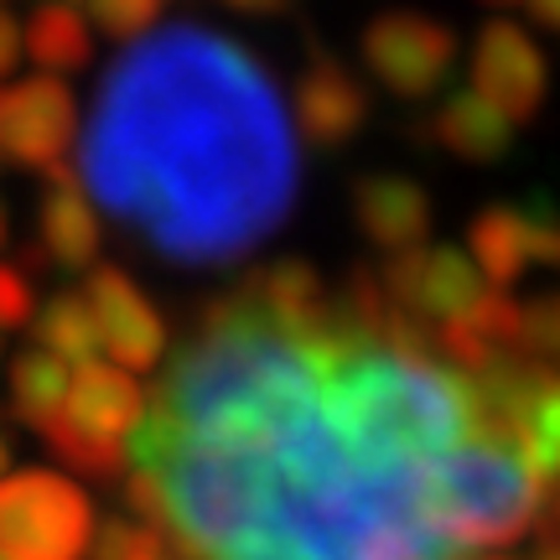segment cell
Masks as SVG:
<instances>
[{
	"instance_id": "cell-3",
	"label": "cell",
	"mask_w": 560,
	"mask_h": 560,
	"mask_svg": "<svg viewBox=\"0 0 560 560\" xmlns=\"http://www.w3.org/2000/svg\"><path fill=\"white\" fill-rule=\"evenodd\" d=\"M94 503L73 478L26 467L0 478V560H89Z\"/></svg>"
},
{
	"instance_id": "cell-24",
	"label": "cell",
	"mask_w": 560,
	"mask_h": 560,
	"mask_svg": "<svg viewBox=\"0 0 560 560\" xmlns=\"http://www.w3.org/2000/svg\"><path fill=\"white\" fill-rule=\"evenodd\" d=\"M524 353L560 369V291L524 306Z\"/></svg>"
},
{
	"instance_id": "cell-17",
	"label": "cell",
	"mask_w": 560,
	"mask_h": 560,
	"mask_svg": "<svg viewBox=\"0 0 560 560\" xmlns=\"http://www.w3.org/2000/svg\"><path fill=\"white\" fill-rule=\"evenodd\" d=\"M509 441L524 452L540 482H560V369H545L535 389L524 395Z\"/></svg>"
},
{
	"instance_id": "cell-1",
	"label": "cell",
	"mask_w": 560,
	"mask_h": 560,
	"mask_svg": "<svg viewBox=\"0 0 560 560\" xmlns=\"http://www.w3.org/2000/svg\"><path fill=\"white\" fill-rule=\"evenodd\" d=\"M79 177L172 265H223L296 202V140L255 52L213 26H166L104 73Z\"/></svg>"
},
{
	"instance_id": "cell-13",
	"label": "cell",
	"mask_w": 560,
	"mask_h": 560,
	"mask_svg": "<svg viewBox=\"0 0 560 560\" xmlns=\"http://www.w3.org/2000/svg\"><path fill=\"white\" fill-rule=\"evenodd\" d=\"M37 255L58 270H94L100 260V213L83 198L73 172L62 166L58 177H47V198H42L37 219Z\"/></svg>"
},
{
	"instance_id": "cell-9",
	"label": "cell",
	"mask_w": 560,
	"mask_h": 560,
	"mask_svg": "<svg viewBox=\"0 0 560 560\" xmlns=\"http://www.w3.org/2000/svg\"><path fill=\"white\" fill-rule=\"evenodd\" d=\"M291 109H296L301 136L322 145V151H338L369 125V89H363L359 73H348L332 52L312 47V58L301 68L296 94H291Z\"/></svg>"
},
{
	"instance_id": "cell-11",
	"label": "cell",
	"mask_w": 560,
	"mask_h": 560,
	"mask_svg": "<svg viewBox=\"0 0 560 560\" xmlns=\"http://www.w3.org/2000/svg\"><path fill=\"white\" fill-rule=\"evenodd\" d=\"M353 223L359 234L384 255L416 249L431 234V198L416 177L400 172H363L353 182Z\"/></svg>"
},
{
	"instance_id": "cell-6",
	"label": "cell",
	"mask_w": 560,
	"mask_h": 560,
	"mask_svg": "<svg viewBox=\"0 0 560 560\" xmlns=\"http://www.w3.org/2000/svg\"><path fill=\"white\" fill-rule=\"evenodd\" d=\"M384 291L416 322L441 327V322L462 317L472 301H482L488 285H482L478 265L467 260L457 244H416V249L389 255V265H384Z\"/></svg>"
},
{
	"instance_id": "cell-15",
	"label": "cell",
	"mask_w": 560,
	"mask_h": 560,
	"mask_svg": "<svg viewBox=\"0 0 560 560\" xmlns=\"http://www.w3.org/2000/svg\"><path fill=\"white\" fill-rule=\"evenodd\" d=\"M467 260L478 265V276L493 291H509L529 270V234H524L520 202H488L467 223Z\"/></svg>"
},
{
	"instance_id": "cell-8",
	"label": "cell",
	"mask_w": 560,
	"mask_h": 560,
	"mask_svg": "<svg viewBox=\"0 0 560 560\" xmlns=\"http://www.w3.org/2000/svg\"><path fill=\"white\" fill-rule=\"evenodd\" d=\"M83 296H89V312L100 322V342L125 374H145L166 353V322L120 265H94Z\"/></svg>"
},
{
	"instance_id": "cell-7",
	"label": "cell",
	"mask_w": 560,
	"mask_h": 560,
	"mask_svg": "<svg viewBox=\"0 0 560 560\" xmlns=\"http://www.w3.org/2000/svg\"><path fill=\"white\" fill-rule=\"evenodd\" d=\"M472 94L493 104L509 125L535 120L550 94V62L540 42L514 21H488L472 47Z\"/></svg>"
},
{
	"instance_id": "cell-5",
	"label": "cell",
	"mask_w": 560,
	"mask_h": 560,
	"mask_svg": "<svg viewBox=\"0 0 560 560\" xmlns=\"http://www.w3.org/2000/svg\"><path fill=\"white\" fill-rule=\"evenodd\" d=\"M73 120H79V109H73V94L62 79L32 73V79L11 83V89H0V156L58 177L62 156L73 145Z\"/></svg>"
},
{
	"instance_id": "cell-14",
	"label": "cell",
	"mask_w": 560,
	"mask_h": 560,
	"mask_svg": "<svg viewBox=\"0 0 560 560\" xmlns=\"http://www.w3.org/2000/svg\"><path fill=\"white\" fill-rule=\"evenodd\" d=\"M425 125H431V140H436L441 151H452L467 166H493V161H503L514 151V125L503 120L488 100H478L472 89L446 94L441 109Z\"/></svg>"
},
{
	"instance_id": "cell-31",
	"label": "cell",
	"mask_w": 560,
	"mask_h": 560,
	"mask_svg": "<svg viewBox=\"0 0 560 560\" xmlns=\"http://www.w3.org/2000/svg\"><path fill=\"white\" fill-rule=\"evenodd\" d=\"M535 560H560V550H540V556H535Z\"/></svg>"
},
{
	"instance_id": "cell-23",
	"label": "cell",
	"mask_w": 560,
	"mask_h": 560,
	"mask_svg": "<svg viewBox=\"0 0 560 560\" xmlns=\"http://www.w3.org/2000/svg\"><path fill=\"white\" fill-rule=\"evenodd\" d=\"M524 208V234H529V265H550L560 270V202L535 192Z\"/></svg>"
},
{
	"instance_id": "cell-30",
	"label": "cell",
	"mask_w": 560,
	"mask_h": 560,
	"mask_svg": "<svg viewBox=\"0 0 560 560\" xmlns=\"http://www.w3.org/2000/svg\"><path fill=\"white\" fill-rule=\"evenodd\" d=\"M462 560H514V556H503V550H478V556H462Z\"/></svg>"
},
{
	"instance_id": "cell-27",
	"label": "cell",
	"mask_w": 560,
	"mask_h": 560,
	"mask_svg": "<svg viewBox=\"0 0 560 560\" xmlns=\"http://www.w3.org/2000/svg\"><path fill=\"white\" fill-rule=\"evenodd\" d=\"M234 11L244 16H280V11H291V0H229Z\"/></svg>"
},
{
	"instance_id": "cell-29",
	"label": "cell",
	"mask_w": 560,
	"mask_h": 560,
	"mask_svg": "<svg viewBox=\"0 0 560 560\" xmlns=\"http://www.w3.org/2000/svg\"><path fill=\"white\" fill-rule=\"evenodd\" d=\"M11 472V436H5V420H0V478Z\"/></svg>"
},
{
	"instance_id": "cell-22",
	"label": "cell",
	"mask_w": 560,
	"mask_h": 560,
	"mask_svg": "<svg viewBox=\"0 0 560 560\" xmlns=\"http://www.w3.org/2000/svg\"><path fill=\"white\" fill-rule=\"evenodd\" d=\"M89 16L104 37L115 42H136L145 37V26H156L161 0H89Z\"/></svg>"
},
{
	"instance_id": "cell-21",
	"label": "cell",
	"mask_w": 560,
	"mask_h": 560,
	"mask_svg": "<svg viewBox=\"0 0 560 560\" xmlns=\"http://www.w3.org/2000/svg\"><path fill=\"white\" fill-rule=\"evenodd\" d=\"M89 560H177L172 545L161 540L156 529H145L140 520L120 514V520H104V529H94Z\"/></svg>"
},
{
	"instance_id": "cell-16",
	"label": "cell",
	"mask_w": 560,
	"mask_h": 560,
	"mask_svg": "<svg viewBox=\"0 0 560 560\" xmlns=\"http://www.w3.org/2000/svg\"><path fill=\"white\" fill-rule=\"evenodd\" d=\"M21 47H26V58L37 62L42 73H79L89 68L94 58V37H89V26L73 5H52V0H42L37 11L26 16V32H21Z\"/></svg>"
},
{
	"instance_id": "cell-12",
	"label": "cell",
	"mask_w": 560,
	"mask_h": 560,
	"mask_svg": "<svg viewBox=\"0 0 560 560\" xmlns=\"http://www.w3.org/2000/svg\"><path fill=\"white\" fill-rule=\"evenodd\" d=\"M145 405H151V395L125 374L120 363L94 359V363H79V369H73L62 416L73 420V425H83V431L104 436V441H130L136 425L145 420Z\"/></svg>"
},
{
	"instance_id": "cell-32",
	"label": "cell",
	"mask_w": 560,
	"mask_h": 560,
	"mask_svg": "<svg viewBox=\"0 0 560 560\" xmlns=\"http://www.w3.org/2000/svg\"><path fill=\"white\" fill-rule=\"evenodd\" d=\"M488 5H520V0H488Z\"/></svg>"
},
{
	"instance_id": "cell-19",
	"label": "cell",
	"mask_w": 560,
	"mask_h": 560,
	"mask_svg": "<svg viewBox=\"0 0 560 560\" xmlns=\"http://www.w3.org/2000/svg\"><path fill=\"white\" fill-rule=\"evenodd\" d=\"M32 332H37L42 348H47L52 359H62L68 369L94 363V353L104 348V342H100V322H94V312H89V296H83V291H58V296L37 312Z\"/></svg>"
},
{
	"instance_id": "cell-28",
	"label": "cell",
	"mask_w": 560,
	"mask_h": 560,
	"mask_svg": "<svg viewBox=\"0 0 560 560\" xmlns=\"http://www.w3.org/2000/svg\"><path fill=\"white\" fill-rule=\"evenodd\" d=\"M529 11H535V21H540L545 32L560 37V0H529Z\"/></svg>"
},
{
	"instance_id": "cell-10",
	"label": "cell",
	"mask_w": 560,
	"mask_h": 560,
	"mask_svg": "<svg viewBox=\"0 0 560 560\" xmlns=\"http://www.w3.org/2000/svg\"><path fill=\"white\" fill-rule=\"evenodd\" d=\"M234 296L244 306H255L265 322H276L280 332H296V338H327L332 332V296H327L317 270L296 255H276V260L255 265Z\"/></svg>"
},
{
	"instance_id": "cell-34",
	"label": "cell",
	"mask_w": 560,
	"mask_h": 560,
	"mask_svg": "<svg viewBox=\"0 0 560 560\" xmlns=\"http://www.w3.org/2000/svg\"><path fill=\"white\" fill-rule=\"evenodd\" d=\"M52 5H73V0H52Z\"/></svg>"
},
{
	"instance_id": "cell-2",
	"label": "cell",
	"mask_w": 560,
	"mask_h": 560,
	"mask_svg": "<svg viewBox=\"0 0 560 560\" xmlns=\"http://www.w3.org/2000/svg\"><path fill=\"white\" fill-rule=\"evenodd\" d=\"M545 482L524 462L520 446L499 436H472L452 446L425 472V509L446 540L467 550H503L514 545L540 514Z\"/></svg>"
},
{
	"instance_id": "cell-26",
	"label": "cell",
	"mask_w": 560,
	"mask_h": 560,
	"mask_svg": "<svg viewBox=\"0 0 560 560\" xmlns=\"http://www.w3.org/2000/svg\"><path fill=\"white\" fill-rule=\"evenodd\" d=\"M16 58H21V26L0 11V79H11Z\"/></svg>"
},
{
	"instance_id": "cell-25",
	"label": "cell",
	"mask_w": 560,
	"mask_h": 560,
	"mask_svg": "<svg viewBox=\"0 0 560 560\" xmlns=\"http://www.w3.org/2000/svg\"><path fill=\"white\" fill-rule=\"evenodd\" d=\"M37 322V296H32V276L21 265H0V332H21Z\"/></svg>"
},
{
	"instance_id": "cell-33",
	"label": "cell",
	"mask_w": 560,
	"mask_h": 560,
	"mask_svg": "<svg viewBox=\"0 0 560 560\" xmlns=\"http://www.w3.org/2000/svg\"><path fill=\"white\" fill-rule=\"evenodd\" d=\"M0 244H5V213H0Z\"/></svg>"
},
{
	"instance_id": "cell-18",
	"label": "cell",
	"mask_w": 560,
	"mask_h": 560,
	"mask_svg": "<svg viewBox=\"0 0 560 560\" xmlns=\"http://www.w3.org/2000/svg\"><path fill=\"white\" fill-rule=\"evenodd\" d=\"M68 384H73V369L62 359H52L47 348H32L11 363V410H16L21 425L42 431L52 416H62L68 405Z\"/></svg>"
},
{
	"instance_id": "cell-20",
	"label": "cell",
	"mask_w": 560,
	"mask_h": 560,
	"mask_svg": "<svg viewBox=\"0 0 560 560\" xmlns=\"http://www.w3.org/2000/svg\"><path fill=\"white\" fill-rule=\"evenodd\" d=\"M37 436L47 441V452H52L62 467H73L79 478L115 482L130 472V446H125V441H104V436H94V431L73 425L68 416H52Z\"/></svg>"
},
{
	"instance_id": "cell-4",
	"label": "cell",
	"mask_w": 560,
	"mask_h": 560,
	"mask_svg": "<svg viewBox=\"0 0 560 560\" xmlns=\"http://www.w3.org/2000/svg\"><path fill=\"white\" fill-rule=\"evenodd\" d=\"M363 68L384 83L395 100H431L452 79L457 32L425 11H380L363 26Z\"/></svg>"
}]
</instances>
